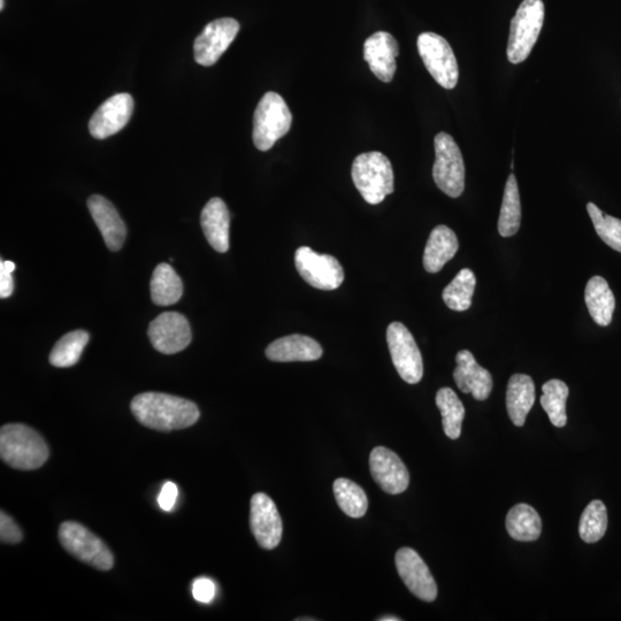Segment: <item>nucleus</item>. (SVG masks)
I'll list each match as a JSON object with an SVG mask.
<instances>
[{"mask_svg": "<svg viewBox=\"0 0 621 621\" xmlns=\"http://www.w3.org/2000/svg\"><path fill=\"white\" fill-rule=\"evenodd\" d=\"M48 444L35 429L22 424H9L0 431V457L13 469L33 471L49 459Z\"/></svg>", "mask_w": 621, "mask_h": 621, "instance_id": "f03ea898", "label": "nucleus"}, {"mask_svg": "<svg viewBox=\"0 0 621 621\" xmlns=\"http://www.w3.org/2000/svg\"><path fill=\"white\" fill-rule=\"evenodd\" d=\"M88 209L106 247L114 252L119 251L125 243L127 230L118 211L106 198L99 195L88 199Z\"/></svg>", "mask_w": 621, "mask_h": 621, "instance_id": "6ab92c4d", "label": "nucleus"}, {"mask_svg": "<svg viewBox=\"0 0 621 621\" xmlns=\"http://www.w3.org/2000/svg\"><path fill=\"white\" fill-rule=\"evenodd\" d=\"M535 403V385L526 374H515L509 380L506 390V409L513 424L524 426L527 414Z\"/></svg>", "mask_w": 621, "mask_h": 621, "instance_id": "5701e85b", "label": "nucleus"}, {"mask_svg": "<svg viewBox=\"0 0 621 621\" xmlns=\"http://www.w3.org/2000/svg\"><path fill=\"white\" fill-rule=\"evenodd\" d=\"M506 529L513 540L533 542L540 538L542 520L533 506L517 504L506 517Z\"/></svg>", "mask_w": 621, "mask_h": 621, "instance_id": "393cba45", "label": "nucleus"}, {"mask_svg": "<svg viewBox=\"0 0 621 621\" xmlns=\"http://www.w3.org/2000/svg\"><path fill=\"white\" fill-rule=\"evenodd\" d=\"M372 477L390 495H398L409 487L410 474L402 459L385 447L373 449L370 456Z\"/></svg>", "mask_w": 621, "mask_h": 621, "instance_id": "dca6fc26", "label": "nucleus"}, {"mask_svg": "<svg viewBox=\"0 0 621 621\" xmlns=\"http://www.w3.org/2000/svg\"><path fill=\"white\" fill-rule=\"evenodd\" d=\"M333 489L335 500L345 515L351 518H362L366 515L367 496L356 482L344 478L337 479Z\"/></svg>", "mask_w": 621, "mask_h": 621, "instance_id": "2f4dec72", "label": "nucleus"}, {"mask_svg": "<svg viewBox=\"0 0 621 621\" xmlns=\"http://www.w3.org/2000/svg\"><path fill=\"white\" fill-rule=\"evenodd\" d=\"M250 527L263 549L273 550L279 546L283 533L282 519L272 498L264 493L251 498Z\"/></svg>", "mask_w": 621, "mask_h": 621, "instance_id": "ddd939ff", "label": "nucleus"}, {"mask_svg": "<svg viewBox=\"0 0 621 621\" xmlns=\"http://www.w3.org/2000/svg\"><path fill=\"white\" fill-rule=\"evenodd\" d=\"M88 342L89 334L84 331H74L64 335L51 351L50 364L60 368L78 364Z\"/></svg>", "mask_w": 621, "mask_h": 621, "instance_id": "7c9ffc66", "label": "nucleus"}, {"mask_svg": "<svg viewBox=\"0 0 621 621\" xmlns=\"http://www.w3.org/2000/svg\"><path fill=\"white\" fill-rule=\"evenodd\" d=\"M521 225V203L518 182L515 174H510L504 189L498 233L502 237H511L518 233Z\"/></svg>", "mask_w": 621, "mask_h": 621, "instance_id": "cd10ccee", "label": "nucleus"}, {"mask_svg": "<svg viewBox=\"0 0 621 621\" xmlns=\"http://www.w3.org/2000/svg\"><path fill=\"white\" fill-rule=\"evenodd\" d=\"M295 265L303 280L319 290H335L344 281V271L339 260L331 255H320L309 247H301L296 251Z\"/></svg>", "mask_w": 621, "mask_h": 621, "instance_id": "9d476101", "label": "nucleus"}, {"mask_svg": "<svg viewBox=\"0 0 621 621\" xmlns=\"http://www.w3.org/2000/svg\"><path fill=\"white\" fill-rule=\"evenodd\" d=\"M608 529L607 506L600 500L590 502L582 513L579 525L580 538L586 543L600 541Z\"/></svg>", "mask_w": 621, "mask_h": 621, "instance_id": "473e14b6", "label": "nucleus"}, {"mask_svg": "<svg viewBox=\"0 0 621 621\" xmlns=\"http://www.w3.org/2000/svg\"><path fill=\"white\" fill-rule=\"evenodd\" d=\"M544 21L542 0H524L511 21L508 59L512 64L525 61L541 34Z\"/></svg>", "mask_w": 621, "mask_h": 621, "instance_id": "39448f33", "label": "nucleus"}, {"mask_svg": "<svg viewBox=\"0 0 621 621\" xmlns=\"http://www.w3.org/2000/svg\"><path fill=\"white\" fill-rule=\"evenodd\" d=\"M240 32V23L232 18L214 20L196 38L194 55L196 63L213 66L229 48Z\"/></svg>", "mask_w": 621, "mask_h": 621, "instance_id": "f8f14e48", "label": "nucleus"}, {"mask_svg": "<svg viewBox=\"0 0 621 621\" xmlns=\"http://www.w3.org/2000/svg\"><path fill=\"white\" fill-rule=\"evenodd\" d=\"M541 405L547 412L551 424L558 428L565 427L567 423L566 401L570 390L566 383L561 380H550L542 387Z\"/></svg>", "mask_w": 621, "mask_h": 621, "instance_id": "c756f323", "label": "nucleus"}, {"mask_svg": "<svg viewBox=\"0 0 621 621\" xmlns=\"http://www.w3.org/2000/svg\"><path fill=\"white\" fill-rule=\"evenodd\" d=\"M134 111L133 97L129 94H118L107 99L92 115L89 130L92 137L104 140L124 129Z\"/></svg>", "mask_w": 621, "mask_h": 621, "instance_id": "2eb2a0df", "label": "nucleus"}, {"mask_svg": "<svg viewBox=\"0 0 621 621\" xmlns=\"http://www.w3.org/2000/svg\"><path fill=\"white\" fill-rule=\"evenodd\" d=\"M15 271V264L13 262H0V297L7 298L13 293V278L12 273Z\"/></svg>", "mask_w": 621, "mask_h": 621, "instance_id": "e433bc0d", "label": "nucleus"}, {"mask_svg": "<svg viewBox=\"0 0 621 621\" xmlns=\"http://www.w3.org/2000/svg\"><path fill=\"white\" fill-rule=\"evenodd\" d=\"M418 51L433 79L444 89H454L459 78V68L454 51L446 38L435 33L418 37Z\"/></svg>", "mask_w": 621, "mask_h": 621, "instance_id": "6e6552de", "label": "nucleus"}, {"mask_svg": "<svg viewBox=\"0 0 621 621\" xmlns=\"http://www.w3.org/2000/svg\"><path fill=\"white\" fill-rule=\"evenodd\" d=\"M5 2L4 0H0V10H4Z\"/></svg>", "mask_w": 621, "mask_h": 621, "instance_id": "ea45409f", "label": "nucleus"}, {"mask_svg": "<svg viewBox=\"0 0 621 621\" xmlns=\"http://www.w3.org/2000/svg\"><path fill=\"white\" fill-rule=\"evenodd\" d=\"M459 249L457 235L451 228L441 225L432 230L424 252V267L428 273L442 270Z\"/></svg>", "mask_w": 621, "mask_h": 621, "instance_id": "4be33fe9", "label": "nucleus"}, {"mask_svg": "<svg viewBox=\"0 0 621 621\" xmlns=\"http://www.w3.org/2000/svg\"><path fill=\"white\" fill-rule=\"evenodd\" d=\"M587 211L601 240L621 253V220L604 214L594 203L587 204Z\"/></svg>", "mask_w": 621, "mask_h": 621, "instance_id": "72a5a7b5", "label": "nucleus"}, {"mask_svg": "<svg viewBox=\"0 0 621 621\" xmlns=\"http://www.w3.org/2000/svg\"><path fill=\"white\" fill-rule=\"evenodd\" d=\"M433 178L437 188L451 198L462 196L465 189V165L454 138L447 133L435 136Z\"/></svg>", "mask_w": 621, "mask_h": 621, "instance_id": "423d86ee", "label": "nucleus"}, {"mask_svg": "<svg viewBox=\"0 0 621 621\" xmlns=\"http://www.w3.org/2000/svg\"><path fill=\"white\" fill-rule=\"evenodd\" d=\"M400 618L394 617V616H387V617H382L379 619V621H400Z\"/></svg>", "mask_w": 621, "mask_h": 621, "instance_id": "58836bf2", "label": "nucleus"}, {"mask_svg": "<svg viewBox=\"0 0 621 621\" xmlns=\"http://www.w3.org/2000/svg\"><path fill=\"white\" fill-rule=\"evenodd\" d=\"M400 46L396 38L387 32H378L368 37L364 43V58L371 72L382 81H393L396 73V58Z\"/></svg>", "mask_w": 621, "mask_h": 621, "instance_id": "f3484780", "label": "nucleus"}, {"mask_svg": "<svg viewBox=\"0 0 621 621\" xmlns=\"http://www.w3.org/2000/svg\"><path fill=\"white\" fill-rule=\"evenodd\" d=\"M477 279L470 268L460 271L446 289L443 290V301L452 311L464 312L471 308Z\"/></svg>", "mask_w": 621, "mask_h": 621, "instance_id": "c85d7f7f", "label": "nucleus"}, {"mask_svg": "<svg viewBox=\"0 0 621 621\" xmlns=\"http://www.w3.org/2000/svg\"><path fill=\"white\" fill-rule=\"evenodd\" d=\"M387 343L400 377L410 385H417L424 377V363L409 329L402 322H393L387 329Z\"/></svg>", "mask_w": 621, "mask_h": 621, "instance_id": "1a4fd4ad", "label": "nucleus"}, {"mask_svg": "<svg viewBox=\"0 0 621 621\" xmlns=\"http://www.w3.org/2000/svg\"><path fill=\"white\" fill-rule=\"evenodd\" d=\"M61 546L84 564L97 570L110 571L114 557L106 544L88 528L74 521H65L59 528Z\"/></svg>", "mask_w": 621, "mask_h": 621, "instance_id": "0eeeda50", "label": "nucleus"}, {"mask_svg": "<svg viewBox=\"0 0 621 621\" xmlns=\"http://www.w3.org/2000/svg\"><path fill=\"white\" fill-rule=\"evenodd\" d=\"M456 362L454 379L459 390L472 394L477 401H486L494 386L492 374L477 363L469 350L459 351Z\"/></svg>", "mask_w": 621, "mask_h": 621, "instance_id": "a211bd4d", "label": "nucleus"}, {"mask_svg": "<svg viewBox=\"0 0 621 621\" xmlns=\"http://www.w3.org/2000/svg\"><path fill=\"white\" fill-rule=\"evenodd\" d=\"M152 302L159 306L178 303L183 295V283L178 273L168 264H159L150 283Z\"/></svg>", "mask_w": 621, "mask_h": 621, "instance_id": "a878e982", "label": "nucleus"}, {"mask_svg": "<svg viewBox=\"0 0 621 621\" xmlns=\"http://www.w3.org/2000/svg\"><path fill=\"white\" fill-rule=\"evenodd\" d=\"M436 405L442 414L444 433L451 440L459 439L465 418V408L462 401L451 388H441L436 394Z\"/></svg>", "mask_w": 621, "mask_h": 621, "instance_id": "bb28decb", "label": "nucleus"}, {"mask_svg": "<svg viewBox=\"0 0 621 621\" xmlns=\"http://www.w3.org/2000/svg\"><path fill=\"white\" fill-rule=\"evenodd\" d=\"M148 335L152 347L164 355L178 354L193 339L189 321L178 312L161 313L151 321Z\"/></svg>", "mask_w": 621, "mask_h": 621, "instance_id": "9b49d317", "label": "nucleus"}, {"mask_svg": "<svg viewBox=\"0 0 621 621\" xmlns=\"http://www.w3.org/2000/svg\"><path fill=\"white\" fill-rule=\"evenodd\" d=\"M585 301L593 320L597 325L607 327L611 324L616 309V298L607 280L594 276L586 286Z\"/></svg>", "mask_w": 621, "mask_h": 621, "instance_id": "b1692460", "label": "nucleus"}, {"mask_svg": "<svg viewBox=\"0 0 621 621\" xmlns=\"http://www.w3.org/2000/svg\"><path fill=\"white\" fill-rule=\"evenodd\" d=\"M265 354L276 363L314 362L321 358L324 351L312 337L294 334L268 345Z\"/></svg>", "mask_w": 621, "mask_h": 621, "instance_id": "aec40b11", "label": "nucleus"}, {"mask_svg": "<svg viewBox=\"0 0 621 621\" xmlns=\"http://www.w3.org/2000/svg\"><path fill=\"white\" fill-rule=\"evenodd\" d=\"M352 180L368 204L378 205L394 193V170L390 160L378 151L359 155L352 164Z\"/></svg>", "mask_w": 621, "mask_h": 621, "instance_id": "7ed1b4c3", "label": "nucleus"}, {"mask_svg": "<svg viewBox=\"0 0 621 621\" xmlns=\"http://www.w3.org/2000/svg\"><path fill=\"white\" fill-rule=\"evenodd\" d=\"M201 225L207 242L211 247L226 253L229 250L230 213L221 198L210 199L201 214Z\"/></svg>", "mask_w": 621, "mask_h": 621, "instance_id": "412c9836", "label": "nucleus"}, {"mask_svg": "<svg viewBox=\"0 0 621 621\" xmlns=\"http://www.w3.org/2000/svg\"><path fill=\"white\" fill-rule=\"evenodd\" d=\"M23 535L21 529L14 520L2 511L0 516V539L3 543L18 544L22 541Z\"/></svg>", "mask_w": 621, "mask_h": 621, "instance_id": "f704fd0d", "label": "nucleus"}, {"mask_svg": "<svg viewBox=\"0 0 621 621\" xmlns=\"http://www.w3.org/2000/svg\"><path fill=\"white\" fill-rule=\"evenodd\" d=\"M293 115L279 94L270 91L260 99L253 117V143L260 151H268L291 128Z\"/></svg>", "mask_w": 621, "mask_h": 621, "instance_id": "20e7f679", "label": "nucleus"}, {"mask_svg": "<svg viewBox=\"0 0 621 621\" xmlns=\"http://www.w3.org/2000/svg\"><path fill=\"white\" fill-rule=\"evenodd\" d=\"M178 496V486L174 482H166L158 498L160 508L167 512L172 511L176 501H178Z\"/></svg>", "mask_w": 621, "mask_h": 621, "instance_id": "4c0bfd02", "label": "nucleus"}, {"mask_svg": "<svg viewBox=\"0 0 621 621\" xmlns=\"http://www.w3.org/2000/svg\"><path fill=\"white\" fill-rule=\"evenodd\" d=\"M130 409L138 423L159 432H172L195 425L201 417L194 402L163 393L134 397Z\"/></svg>", "mask_w": 621, "mask_h": 621, "instance_id": "f257e3e1", "label": "nucleus"}, {"mask_svg": "<svg viewBox=\"0 0 621 621\" xmlns=\"http://www.w3.org/2000/svg\"><path fill=\"white\" fill-rule=\"evenodd\" d=\"M397 572L410 592L424 602H434L437 586L428 566L411 548H402L395 557Z\"/></svg>", "mask_w": 621, "mask_h": 621, "instance_id": "4468645a", "label": "nucleus"}, {"mask_svg": "<svg viewBox=\"0 0 621 621\" xmlns=\"http://www.w3.org/2000/svg\"><path fill=\"white\" fill-rule=\"evenodd\" d=\"M216 584L210 579L199 578L194 581L193 595L195 600L201 603H210L216 597Z\"/></svg>", "mask_w": 621, "mask_h": 621, "instance_id": "c9c22d12", "label": "nucleus"}]
</instances>
